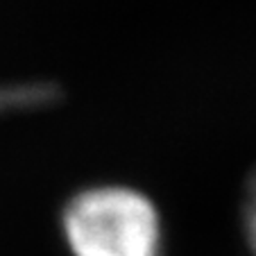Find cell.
<instances>
[{
  "label": "cell",
  "mask_w": 256,
  "mask_h": 256,
  "mask_svg": "<svg viewBox=\"0 0 256 256\" xmlns=\"http://www.w3.org/2000/svg\"><path fill=\"white\" fill-rule=\"evenodd\" d=\"M70 256H164L156 204L122 184H98L72 195L62 211Z\"/></svg>",
  "instance_id": "obj_1"
},
{
  "label": "cell",
  "mask_w": 256,
  "mask_h": 256,
  "mask_svg": "<svg viewBox=\"0 0 256 256\" xmlns=\"http://www.w3.org/2000/svg\"><path fill=\"white\" fill-rule=\"evenodd\" d=\"M242 234L252 256H256V168L250 172L242 200Z\"/></svg>",
  "instance_id": "obj_2"
}]
</instances>
